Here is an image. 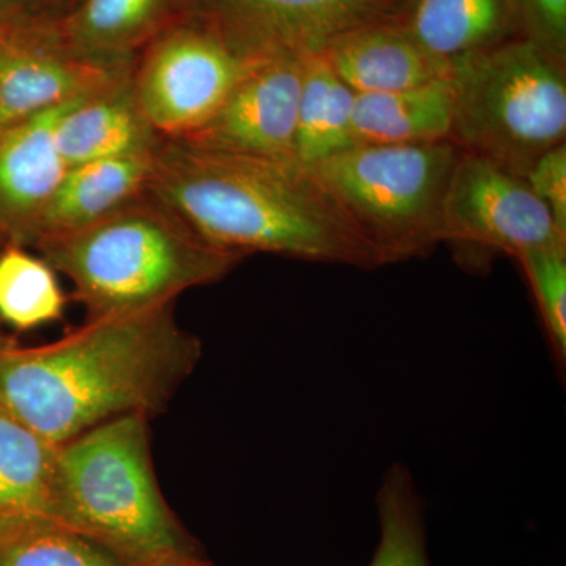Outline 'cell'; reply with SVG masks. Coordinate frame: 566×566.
I'll use <instances>...</instances> for the list:
<instances>
[{
  "label": "cell",
  "mask_w": 566,
  "mask_h": 566,
  "mask_svg": "<svg viewBox=\"0 0 566 566\" xmlns=\"http://www.w3.org/2000/svg\"><path fill=\"white\" fill-rule=\"evenodd\" d=\"M524 181L549 211L558 233L566 237V142L543 153Z\"/></svg>",
  "instance_id": "cell-26"
},
{
  "label": "cell",
  "mask_w": 566,
  "mask_h": 566,
  "mask_svg": "<svg viewBox=\"0 0 566 566\" xmlns=\"http://www.w3.org/2000/svg\"><path fill=\"white\" fill-rule=\"evenodd\" d=\"M452 74L416 87L356 93L354 145H417L452 140Z\"/></svg>",
  "instance_id": "cell-18"
},
{
  "label": "cell",
  "mask_w": 566,
  "mask_h": 566,
  "mask_svg": "<svg viewBox=\"0 0 566 566\" xmlns=\"http://www.w3.org/2000/svg\"><path fill=\"white\" fill-rule=\"evenodd\" d=\"M255 62L202 22L182 17L134 63V87L155 132L182 139L210 120Z\"/></svg>",
  "instance_id": "cell-7"
},
{
  "label": "cell",
  "mask_w": 566,
  "mask_h": 566,
  "mask_svg": "<svg viewBox=\"0 0 566 566\" xmlns=\"http://www.w3.org/2000/svg\"><path fill=\"white\" fill-rule=\"evenodd\" d=\"M36 249L69 277L88 319L174 304L188 290L221 281L245 259L205 240L150 191Z\"/></svg>",
  "instance_id": "cell-3"
},
{
  "label": "cell",
  "mask_w": 566,
  "mask_h": 566,
  "mask_svg": "<svg viewBox=\"0 0 566 566\" xmlns=\"http://www.w3.org/2000/svg\"><path fill=\"white\" fill-rule=\"evenodd\" d=\"M65 305L57 273L46 260L21 245H6L0 253V322L35 329L61 319Z\"/></svg>",
  "instance_id": "cell-22"
},
{
  "label": "cell",
  "mask_w": 566,
  "mask_h": 566,
  "mask_svg": "<svg viewBox=\"0 0 566 566\" xmlns=\"http://www.w3.org/2000/svg\"><path fill=\"white\" fill-rule=\"evenodd\" d=\"M202 356L174 304L88 319L52 344L0 352V406L52 444L167 408Z\"/></svg>",
  "instance_id": "cell-1"
},
{
  "label": "cell",
  "mask_w": 566,
  "mask_h": 566,
  "mask_svg": "<svg viewBox=\"0 0 566 566\" xmlns=\"http://www.w3.org/2000/svg\"><path fill=\"white\" fill-rule=\"evenodd\" d=\"M153 566H211L205 558L200 557L199 554H189V556H181L169 558L164 560L161 564Z\"/></svg>",
  "instance_id": "cell-27"
},
{
  "label": "cell",
  "mask_w": 566,
  "mask_h": 566,
  "mask_svg": "<svg viewBox=\"0 0 566 566\" xmlns=\"http://www.w3.org/2000/svg\"><path fill=\"white\" fill-rule=\"evenodd\" d=\"M51 3L52 9L55 7H71L74 3V0H48Z\"/></svg>",
  "instance_id": "cell-28"
},
{
  "label": "cell",
  "mask_w": 566,
  "mask_h": 566,
  "mask_svg": "<svg viewBox=\"0 0 566 566\" xmlns=\"http://www.w3.org/2000/svg\"><path fill=\"white\" fill-rule=\"evenodd\" d=\"M66 104L0 133V240L7 245L35 248L44 212L69 170L55 140Z\"/></svg>",
  "instance_id": "cell-12"
},
{
  "label": "cell",
  "mask_w": 566,
  "mask_h": 566,
  "mask_svg": "<svg viewBox=\"0 0 566 566\" xmlns=\"http://www.w3.org/2000/svg\"><path fill=\"white\" fill-rule=\"evenodd\" d=\"M534 293L547 338L558 363L566 357V245H547L517 256Z\"/></svg>",
  "instance_id": "cell-24"
},
{
  "label": "cell",
  "mask_w": 566,
  "mask_h": 566,
  "mask_svg": "<svg viewBox=\"0 0 566 566\" xmlns=\"http://www.w3.org/2000/svg\"><path fill=\"white\" fill-rule=\"evenodd\" d=\"M408 0H185V17L210 28L248 61L318 55L337 36L398 20Z\"/></svg>",
  "instance_id": "cell-9"
},
{
  "label": "cell",
  "mask_w": 566,
  "mask_h": 566,
  "mask_svg": "<svg viewBox=\"0 0 566 566\" xmlns=\"http://www.w3.org/2000/svg\"><path fill=\"white\" fill-rule=\"evenodd\" d=\"M71 50L55 21L0 25V133L132 73Z\"/></svg>",
  "instance_id": "cell-10"
},
{
  "label": "cell",
  "mask_w": 566,
  "mask_h": 566,
  "mask_svg": "<svg viewBox=\"0 0 566 566\" xmlns=\"http://www.w3.org/2000/svg\"><path fill=\"white\" fill-rule=\"evenodd\" d=\"M398 21L428 54L449 65L520 39L516 0H408Z\"/></svg>",
  "instance_id": "cell-17"
},
{
  "label": "cell",
  "mask_w": 566,
  "mask_h": 566,
  "mask_svg": "<svg viewBox=\"0 0 566 566\" xmlns=\"http://www.w3.org/2000/svg\"><path fill=\"white\" fill-rule=\"evenodd\" d=\"M304 62L303 55L283 54L253 63L210 120L178 140L253 158L296 159Z\"/></svg>",
  "instance_id": "cell-11"
},
{
  "label": "cell",
  "mask_w": 566,
  "mask_h": 566,
  "mask_svg": "<svg viewBox=\"0 0 566 566\" xmlns=\"http://www.w3.org/2000/svg\"><path fill=\"white\" fill-rule=\"evenodd\" d=\"M0 566H128L51 517H0Z\"/></svg>",
  "instance_id": "cell-21"
},
{
  "label": "cell",
  "mask_w": 566,
  "mask_h": 566,
  "mask_svg": "<svg viewBox=\"0 0 566 566\" xmlns=\"http://www.w3.org/2000/svg\"><path fill=\"white\" fill-rule=\"evenodd\" d=\"M57 476L54 521L126 565L197 554L156 480L147 416L117 417L63 442Z\"/></svg>",
  "instance_id": "cell-4"
},
{
  "label": "cell",
  "mask_w": 566,
  "mask_h": 566,
  "mask_svg": "<svg viewBox=\"0 0 566 566\" xmlns=\"http://www.w3.org/2000/svg\"><path fill=\"white\" fill-rule=\"evenodd\" d=\"M319 55L356 93L416 87L452 70L449 63L428 54L398 20L352 29L331 41Z\"/></svg>",
  "instance_id": "cell-14"
},
{
  "label": "cell",
  "mask_w": 566,
  "mask_h": 566,
  "mask_svg": "<svg viewBox=\"0 0 566 566\" xmlns=\"http://www.w3.org/2000/svg\"><path fill=\"white\" fill-rule=\"evenodd\" d=\"M185 17V0H74L55 21L71 50L107 65H133L137 48Z\"/></svg>",
  "instance_id": "cell-15"
},
{
  "label": "cell",
  "mask_w": 566,
  "mask_h": 566,
  "mask_svg": "<svg viewBox=\"0 0 566 566\" xmlns=\"http://www.w3.org/2000/svg\"><path fill=\"white\" fill-rule=\"evenodd\" d=\"M442 240L458 262L471 268L495 256L517 259L534 249L566 245V237L524 178L465 151L447 186Z\"/></svg>",
  "instance_id": "cell-8"
},
{
  "label": "cell",
  "mask_w": 566,
  "mask_h": 566,
  "mask_svg": "<svg viewBox=\"0 0 566 566\" xmlns=\"http://www.w3.org/2000/svg\"><path fill=\"white\" fill-rule=\"evenodd\" d=\"M378 515L379 543L368 566H430L422 501L403 465L387 472Z\"/></svg>",
  "instance_id": "cell-23"
},
{
  "label": "cell",
  "mask_w": 566,
  "mask_h": 566,
  "mask_svg": "<svg viewBox=\"0 0 566 566\" xmlns=\"http://www.w3.org/2000/svg\"><path fill=\"white\" fill-rule=\"evenodd\" d=\"M6 2H17V0H6Z\"/></svg>",
  "instance_id": "cell-30"
},
{
  "label": "cell",
  "mask_w": 566,
  "mask_h": 566,
  "mask_svg": "<svg viewBox=\"0 0 566 566\" xmlns=\"http://www.w3.org/2000/svg\"><path fill=\"white\" fill-rule=\"evenodd\" d=\"M520 39L566 66V0H516Z\"/></svg>",
  "instance_id": "cell-25"
},
{
  "label": "cell",
  "mask_w": 566,
  "mask_h": 566,
  "mask_svg": "<svg viewBox=\"0 0 566 566\" xmlns=\"http://www.w3.org/2000/svg\"><path fill=\"white\" fill-rule=\"evenodd\" d=\"M452 140L516 177L566 142V66L513 39L452 63Z\"/></svg>",
  "instance_id": "cell-5"
},
{
  "label": "cell",
  "mask_w": 566,
  "mask_h": 566,
  "mask_svg": "<svg viewBox=\"0 0 566 566\" xmlns=\"http://www.w3.org/2000/svg\"><path fill=\"white\" fill-rule=\"evenodd\" d=\"M148 191L226 251L359 270L385 266L340 205L296 159L253 158L167 139Z\"/></svg>",
  "instance_id": "cell-2"
},
{
  "label": "cell",
  "mask_w": 566,
  "mask_h": 566,
  "mask_svg": "<svg viewBox=\"0 0 566 566\" xmlns=\"http://www.w3.org/2000/svg\"><path fill=\"white\" fill-rule=\"evenodd\" d=\"M134 70V69H133ZM55 140L66 166L150 153L167 139L142 109L133 71L63 107Z\"/></svg>",
  "instance_id": "cell-13"
},
{
  "label": "cell",
  "mask_w": 566,
  "mask_h": 566,
  "mask_svg": "<svg viewBox=\"0 0 566 566\" xmlns=\"http://www.w3.org/2000/svg\"><path fill=\"white\" fill-rule=\"evenodd\" d=\"M59 446L0 406V517L54 520Z\"/></svg>",
  "instance_id": "cell-19"
},
{
  "label": "cell",
  "mask_w": 566,
  "mask_h": 566,
  "mask_svg": "<svg viewBox=\"0 0 566 566\" xmlns=\"http://www.w3.org/2000/svg\"><path fill=\"white\" fill-rule=\"evenodd\" d=\"M460 155L453 140L353 145L305 167L386 266L424 259L444 244L442 207Z\"/></svg>",
  "instance_id": "cell-6"
},
{
  "label": "cell",
  "mask_w": 566,
  "mask_h": 566,
  "mask_svg": "<svg viewBox=\"0 0 566 566\" xmlns=\"http://www.w3.org/2000/svg\"><path fill=\"white\" fill-rule=\"evenodd\" d=\"M158 151L96 159L69 167L44 212L36 244L84 229L147 193Z\"/></svg>",
  "instance_id": "cell-16"
},
{
  "label": "cell",
  "mask_w": 566,
  "mask_h": 566,
  "mask_svg": "<svg viewBox=\"0 0 566 566\" xmlns=\"http://www.w3.org/2000/svg\"><path fill=\"white\" fill-rule=\"evenodd\" d=\"M11 342L9 340V338H7L6 335H3L2 329H0V352H2V349H6L7 346H9Z\"/></svg>",
  "instance_id": "cell-29"
},
{
  "label": "cell",
  "mask_w": 566,
  "mask_h": 566,
  "mask_svg": "<svg viewBox=\"0 0 566 566\" xmlns=\"http://www.w3.org/2000/svg\"><path fill=\"white\" fill-rule=\"evenodd\" d=\"M356 92L345 84L322 55H307L297 107L296 159L304 166L353 147Z\"/></svg>",
  "instance_id": "cell-20"
}]
</instances>
